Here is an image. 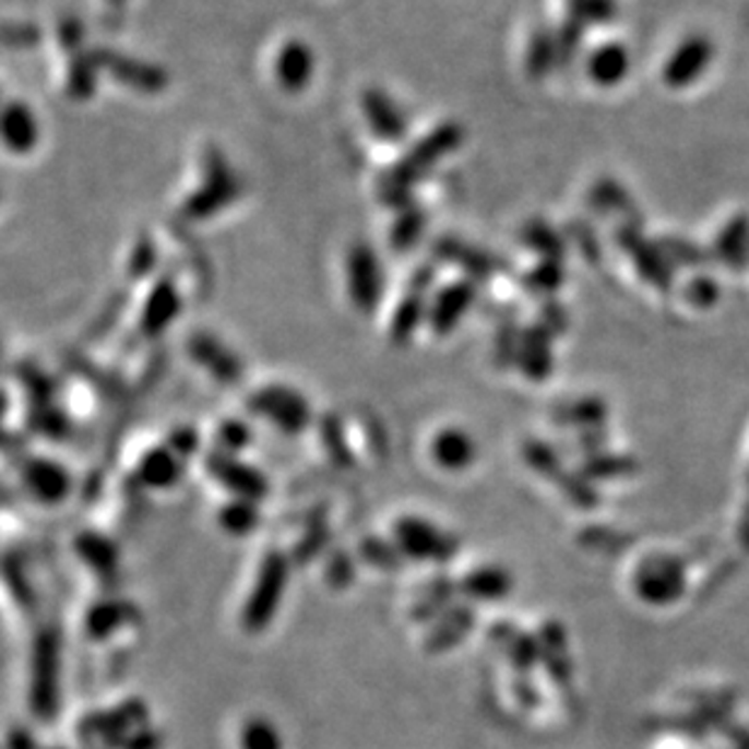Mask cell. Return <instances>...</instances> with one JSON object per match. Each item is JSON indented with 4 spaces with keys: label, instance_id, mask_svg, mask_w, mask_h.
I'll return each mask as SVG.
<instances>
[{
    "label": "cell",
    "instance_id": "1",
    "mask_svg": "<svg viewBox=\"0 0 749 749\" xmlns=\"http://www.w3.org/2000/svg\"><path fill=\"white\" fill-rule=\"evenodd\" d=\"M460 136H463L460 127L448 124V127H441L438 132L428 134L419 146L412 148V152L404 156L402 166L394 170L390 178L388 186L392 190V198H400L402 190L406 186H412L419 176H424L426 170L436 164V160H441L445 154H451L460 144Z\"/></svg>",
    "mask_w": 749,
    "mask_h": 749
},
{
    "label": "cell",
    "instance_id": "2",
    "mask_svg": "<svg viewBox=\"0 0 749 749\" xmlns=\"http://www.w3.org/2000/svg\"><path fill=\"white\" fill-rule=\"evenodd\" d=\"M394 538H397L404 555L416 560H438L443 562L455 555V540L436 528L433 523L424 519H402L394 526Z\"/></svg>",
    "mask_w": 749,
    "mask_h": 749
},
{
    "label": "cell",
    "instance_id": "3",
    "mask_svg": "<svg viewBox=\"0 0 749 749\" xmlns=\"http://www.w3.org/2000/svg\"><path fill=\"white\" fill-rule=\"evenodd\" d=\"M348 287L356 307L372 309L382 295V265L370 246H356L348 255Z\"/></svg>",
    "mask_w": 749,
    "mask_h": 749
},
{
    "label": "cell",
    "instance_id": "4",
    "mask_svg": "<svg viewBox=\"0 0 749 749\" xmlns=\"http://www.w3.org/2000/svg\"><path fill=\"white\" fill-rule=\"evenodd\" d=\"M711 57H713V47L709 39H703V37L687 39L667 61L665 81L674 85V88H683V85L701 76L703 69L709 67Z\"/></svg>",
    "mask_w": 749,
    "mask_h": 749
},
{
    "label": "cell",
    "instance_id": "5",
    "mask_svg": "<svg viewBox=\"0 0 749 749\" xmlns=\"http://www.w3.org/2000/svg\"><path fill=\"white\" fill-rule=\"evenodd\" d=\"M362 112H366L370 130L384 142H400L406 134V117L388 93L368 91L362 95Z\"/></svg>",
    "mask_w": 749,
    "mask_h": 749
},
{
    "label": "cell",
    "instance_id": "6",
    "mask_svg": "<svg viewBox=\"0 0 749 749\" xmlns=\"http://www.w3.org/2000/svg\"><path fill=\"white\" fill-rule=\"evenodd\" d=\"M314 73V54L305 41H287L275 57V79L285 91H302Z\"/></svg>",
    "mask_w": 749,
    "mask_h": 749
},
{
    "label": "cell",
    "instance_id": "7",
    "mask_svg": "<svg viewBox=\"0 0 749 749\" xmlns=\"http://www.w3.org/2000/svg\"><path fill=\"white\" fill-rule=\"evenodd\" d=\"M431 455L445 469H465L477 457V445L473 438L460 428H445L431 443Z\"/></svg>",
    "mask_w": 749,
    "mask_h": 749
},
{
    "label": "cell",
    "instance_id": "8",
    "mask_svg": "<svg viewBox=\"0 0 749 749\" xmlns=\"http://www.w3.org/2000/svg\"><path fill=\"white\" fill-rule=\"evenodd\" d=\"M39 136L35 115L23 105H8L0 115V139L13 152H29Z\"/></svg>",
    "mask_w": 749,
    "mask_h": 749
},
{
    "label": "cell",
    "instance_id": "9",
    "mask_svg": "<svg viewBox=\"0 0 749 749\" xmlns=\"http://www.w3.org/2000/svg\"><path fill=\"white\" fill-rule=\"evenodd\" d=\"M630 57L620 45H604L588 59V76L602 85H614L628 73Z\"/></svg>",
    "mask_w": 749,
    "mask_h": 749
},
{
    "label": "cell",
    "instance_id": "10",
    "mask_svg": "<svg viewBox=\"0 0 749 749\" xmlns=\"http://www.w3.org/2000/svg\"><path fill=\"white\" fill-rule=\"evenodd\" d=\"M469 305V287L465 285H453L438 295L433 305V326L441 331H448L453 324H457V319L463 317V312Z\"/></svg>",
    "mask_w": 749,
    "mask_h": 749
},
{
    "label": "cell",
    "instance_id": "11",
    "mask_svg": "<svg viewBox=\"0 0 749 749\" xmlns=\"http://www.w3.org/2000/svg\"><path fill=\"white\" fill-rule=\"evenodd\" d=\"M509 584H511L509 576L501 570H477L465 582V586L469 588V594L477 596V598H485V602L504 596Z\"/></svg>",
    "mask_w": 749,
    "mask_h": 749
},
{
    "label": "cell",
    "instance_id": "12",
    "mask_svg": "<svg viewBox=\"0 0 749 749\" xmlns=\"http://www.w3.org/2000/svg\"><path fill=\"white\" fill-rule=\"evenodd\" d=\"M421 229H424V217H421V214L419 212H409V217H406L404 222L397 224V227H394L392 243L400 246V249H404V246H409V243H414L416 239H419Z\"/></svg>",
    "mask_w": 749,
    "mask_h": 749
},
{
    "label": "cell",
    "instance_id": "13",
    "mask_svg": "<svg viewBox=\"0 0 749 749\" xmlns=\"http://www.w3.org/2000/svg\"><path fill=\"white\" fill-rule=\"evenodd\" d=\"M112 3H120V0H112Z\"/></svg>",
    "mask_w": 749,
    "mask_h": 749
}]
</instances>
